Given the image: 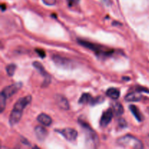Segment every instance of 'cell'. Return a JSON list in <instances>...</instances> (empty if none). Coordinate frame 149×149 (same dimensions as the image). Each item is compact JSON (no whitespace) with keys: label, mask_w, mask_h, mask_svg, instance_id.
<instances>
[{"label":"cell","mask_w":149,"mask_h":149,"mask_svg":"<svg viewBox=\"0 0 149 149\" xmlns=\"http://www.w3.org/2000/svg\"><path fill=\"white\" fill-rule=\"evenodd\" d=\"M105 1H106V2H108V3H109L111 1V0H104Z\"/></svg>","instance_id":"cell-27"},{"label":"cell","mask_w":149,"mask_h":149,"mask_svg":"<svg viewBox=\"0 0 149 149\" xmlns=\"http://www.w3.org/2000/svg\"><path fill=\"white\" fill-rule=\"evenodd\" d=\"M146 143H147V145L149 146V135L147 137V138H146Z\"/></svg>","instance_id":"cell-26"},{"label":"cell","mask_w":149,"mask_h":149,"mask_svg":"<svg viewBox=\"0 0 149 149\" xmlns=\"http://www.w3.org/2000/svg\"><path fill=\"white\" fill-rule=\"evenodd\" d=\"M35 135L39 141H45L47 136V130L42 126H36L34 129Z\"/></svg>","instance_id":"cell-12"},{"label":"cell","mask_w":149,"mask_h":149,"mask_svg":"<svg viewBox=\"0 0 149 149\" xmlns=\"http://www.w3.org/2000/svg\"><path fill=\"white\" fill-rule=\"evenodd\" d=\"M6 97L3 95L1 94L0 95V109H1V112H3L4 108L6 106Z\"/></svg>","instance_id":"cell-20"},{"label":"cell","mask_w":149,"mask_h":149,"mask_svg":"<svg viewBox=\"0 0 149 149\" xmlns=\"http://www.w3.org/2000/svg\"><path fill=\"white\" fill-rule=\"evenodd\" d=\"M67 1H68L69 6L72 7V6L76 5V4H78V3L79 2V0H67Z\"/></svg>","instance_id":"cell-24"},{"label":"cell","mask_w":149,"mask_h":149,"mask_svg":"<svg viewBox=\"0 0 149 149\" xmlns=\"http://www.w3.org/2000/svg\"><path fill=\"white\" fill-rule=\"evenodd\" d=\"M103 100H104V99H103V97H102V96L93 97V101H92L91 105L92 106H95V105H96V104H99V103H101Z\"/></svg>","instance_id":"cell-21"},{"label":"cell","mask_w":149,"mask_h":149,"mask_svg":"<svg viewBox=\"0 0 149 149\" xmlns=\"http://www.w3.org/2000/svg\"><path fill=\"white\" fill-rule=\"evenodd\" d=\"M33 65L34 66V68H36L38 71H39L40 74H42V76H43L44 78H45V81L43 83V85L47 86L48 84L50 83L51 81V77L46 71H45V68L42 65V63H40L38 61H34L33 63Z\"/></svg>","instance_id":"cell-7"},{"label":"cell","mask_w":149,"mask_h":149,"mask_svg":"<svg viewBox=\"0 0 149 149\" xmlns=\"http://www.w3.org/2000/svg\"><path fill=\"white\" fill-rule=\"evenodd\" d=\"M58 132L61 133L67 141H71V142L75 141L77 136H78L77 131L73 128H65V129L58 130Z\"/></svg>","instance_id":"cell-6"},{"label":"cell","mask_w":149,"mask_h":149,"mask_svg":"<svg viewBox=\"0 0 149 149\" xmlns=\"http://www.w3.org/2000/svg\"><path fill=\"white\" fill-rule=\"evenodd\" d=\"M37 121L44 126H49L52 124V120L51 117L45 113H40L37 116Z\"/></svg>","instance_id":"cell-14"},{"label":"cell","mask_w":149,"mask_h":149,"mask_svg":"<svg viewBox=\"0 0 149 149\" xmlns=\"http://www.w3.org/2000/svg\"><path fill=\"white\" fill-rule=\"evenodd\" d=\"M113 109H109L108 110H106V111L103 112V115H102L101 118H100V125L101 127H106L109 125V124L110 123L111 121L112 118H113Z\"/></svg>","instance_id":"cell-8"},{"label":"cell","mask_w":149,"mask_h":149,"mask_svg":"<svg viewBox=\"0 0 149 149\" xmlns=\"http://www.w3.org/2000/svg\"><path fill=\"white\" fill-rule=\"evenodd\" d=\"M142 98V95L140 94V92L135 90V92L129 93L125 97V100L127 102H136L139 101Z\"/></svg>","instance_id":"cell-13"},{"label":"cell","mask_w":149,"mask_h":149,"mask_svg":"<svg viewBox=\"0 0 149 149\" xmlns=\"http://www.w3.org/2000/svg\"><path fill=\"white\" fill-rule=\"evenodd\" d=\"M118 145L125 148H132L135 149H141L143 148L142 142L135 137L130 135H127L121 137L116 141Z\"/></svg>","instance_id":"cell-2"},{"label":"cell","mask_w":149,"mask_h":149,"mask_svg":"<svg viewBox=\"0 0 149 149\" xmlns=\"http://www.w3.org/2000/svg\"><path fill=\"white\" fill-rule=\"evenodd\" d=\"M42 1H43V2L45 3V4L49 6L54 5V4H55V2H56L55 0H42Z\"/></svg>","instance_id":"cell-23"},{"label":"cell","mask_w":149,"mask_h":149,"mask_svg":"<svg viewBox=\"0 0 149 149\" xmlns=\"http://www.w3.org/2000/svg\"><path fill=\"white\" fill-rule=\"evenodd\" d=\"M22 113H23L22 111L15 110V109H13L10 115V119H9L10 126H15L16 124L20 122V119L22 117Z\"/></svg>","instance_id":"cell-10"},{"label":"cell","mask_w":149,"mask_h":149,"mask_svg":"<svg viewBox=\"0 0 149 149\" xmlns=\"http://www.w3.org/2000/svg\"><path fill=\"white\" fill-rule=\"evenodd\" d=\"M79 44L82 46L88 48V49H91V50L94 51L97 55H100V56H110L111 55V53L113 52V50H110V49H107L106 50V49H104V48L103 47L100 46V45H97L95 44L90 43V42H87V41H79Z\"/></svg>","instance_id":"cell-3"},{"label":"cell","mask_w":149,"mask_h":149,"mask_svg":"<svg viewBox=\"0 0 149 149\" xmlns=\"http://www.w3.org/2000/svg\"><path fill=\"white\" fill-rule=\"evenodd\" d=\"M31 97L30 95H28L24 97H20L14 105L13 109L23 112V109L31 103Z\"/></svg>","instance_id":"cell-9"},{"label":"cell","mask_w":149,"mask_h":149,"mask_svg":"<svg viewBox=\"0 0 149 149\" xmlns=\"http://www.w3.org/2000/svg\"><path fill=\"white\" fill-rule=\"evenodd\" d=\"M79 122L82 127L85 134L86 145L88 148H97L99 144V139L97 134L92 129L87 122L83 120H79Z\"/></svg>","instance_id":"cell-1"},{"label":"cell","mask_w":149,"mask_h":149,"mask_svg":"<svg viewBox=\"0 0 149 149\" xmlns=\"http://www.w3.org/2000/svg\"><path fill=\"white\" fill-rule=\"evenodd\" d=\"M112 109H113V113L116 116H120L124 113L123 106L120 103H118V102H114L112 103Z\"/></svg>","instance_id":"cell-17"},{"label":"cell","mask_w":149,"mask_h":149,"mask_svg":"<svg viewBox=\"0 0 149 149\" xmlns=\"http://www.w3.org/2000/svg\"><path fill=\"white\" fill-rule=\"evenodd\" d=\"M130 109L131 112H132V114H133L134 116L135 117V119H136L138 122H142V121H143V116L141 112L140 111L139 109H138V107H137L136 106L130 105Z\"/></svg>","instance_id":"cell-15"},{"label":"cell","mask_w":149,"mask_h":149,"mask_svg":"<svg viewBox=\"0 0 149 149\" xmlns=\"http://www.w3.org/2000/svg\"><path fill=\"white\" fill-rule=\"evenodd\" d=\"M106 95L109 96L111 98L113 99V100H116V99L119 98V95H120V91H119V89L111 87V88H109V90H107Z\"/></svg>","instance_id":"cell-16"},{"label":"cell","mask_w":149,"mask_h":149,"mask_svg":"<svg viewBox=\"0 0 149 149\" xmlns=\"http://www.w3.org/2000/svg\"><path fill=\"white\" fill-rule=\"evenodd\" d=\"M55 101L58 107L63 110H68L69 109V103L68 100L62 95H56L55 97Z\"/></svg>","instance_id":"cell-11"},{"label":"cell","mask_w":149,"mask_h":149,"mask_svg":"<svg viewBox=\"0 0 149 149\" xmlns=\"http://www.w3.org/2000/svg\"><path fill=\"white\" fill-rule=\"evenodd\" d=\"M21 87L22 83H15V84H11V85L4 87V88L3 89L2 91H1V94L3 95L6 98H9V97H11L12 95L15 94Z\"/></svg>","instance_id":"cell-5"},{"label":"cell","mask_w":149,"mask_h":149,"mask_svg":"<svg viewBox=\"0 0 149 149\" xmlns=\"http://www.w3.org/2000/svg\"><path fill=\"white\" fill-rule=\"evenodd\" d=\"M52 58L54 63L59 68L70 69V68H74V65H75L74 61L66 58H63L60 55H54V56H52Z\"/></svg>","instance_id":"cell-4"},{"label":"cell","mask_w":149,"mask_h":149,"mask_svg":"<svg viewBox=\"0 0 149 149\" xmlns=\"http://www.w3.org/2000/svg\"><path fill=\"white\" fill-rule=\"evenodd\" d=\"M119 126L120 127H127V123L126 122H125V120L124 119H119Z\"/></svg>","instance_id":"cell-22"},{"label":"cell","mask_w":149,"mask_h":149,"mask_svg":"<svg viewBox=\"0 0 149 149\" xmlns=\"http://www.w3.org/2000/svg\"><path fill=\"white\" fill-rule=\"evenodd\" d=\"M93 100V97L90 94H88V93H84V94H83L81 96L79 102L80 103H90V104H91Z\"/></svg>","instance_id":"cell-18"},{"label":"cell","mask_w":149,"mask_h":149,"mask_svg":"<svg viewBox=\"0 0 149 149\" xmlns=\"http://www.w3.org/2000/svg\"><path fill=\"white\" fill-rule=\"evenodd\" d=\"M16 68H17V66H16V65H15V64H10V65H7V66L6 67V71H7V74H8L10 77H13V76L14 75Z\"/></svg>","instance_id":"cell-19"},{"label":"cell","mask_w":149,"mask_h":149,"mask_svg":"<svg viewBox=\"0 0 149 149\" xmlns=\"http://www.w3.org/2000/svg\"><path fill=\"white\" fill-rule=\"evenodd\" d=\"M36 52H37L38 55L41 57V58H45V52L43 49H36Z\"/></svg>","instance_id":"cell-25"}]
</instances>
